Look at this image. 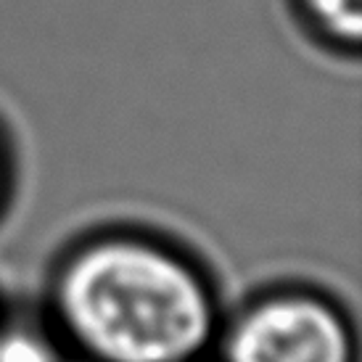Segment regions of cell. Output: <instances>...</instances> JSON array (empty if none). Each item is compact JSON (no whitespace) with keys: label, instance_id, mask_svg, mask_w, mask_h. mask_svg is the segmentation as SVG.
I'll use <instances>...</instances> for the list:
<instances>
[{"label":"cell","instance_id":"cell-1","mask_svg":"<svg viewBox=\"0 0 362 362\" xmlns=\"http://www.w3.org/2000/svg\"><path fill=\"white\" fill-rule=\"evenodd\" d=\"M222 320L209 267L148 228L85 233L45 278L42 322L71 362H204Z\"/></svg>","mask_w":362,"mask_h":362},{"label":"cell","instance_id":"cell-2","mask_svg":"<svg viewBox=\"0 0 362 362\" xmlns=\"http://www.w3.org/2000/svg\"><path fill=\"white\" fill-rule=\"evenodd\" d=\"M217 362H357L349 310L310 283H275L225 315Z\"/></svg>","mask_w":362,"mask_h":362},{"label":"cell","instance_id":"cell-3","mask_svg":"<svg viewBox=\"0 0 362 362\" xmlns=\"http://www.w3.org/2000/svg\"><path fill=\"white\" fill-rule=\"evenodd\" d=\"M0 362H71L42 320H21L3 315Z\"/></svg>","mask_w":362,"mask_h":362},{"label":"cell","instance_id":"cell-4","mask_svg":"<svg viewBox=\"0 0 362 362\" xmlns=\"http://www.w3.org/2000/svg\"><path fill=\"white\" fill-rule=\"evenodd\" d=\"M304 16L336 45L357 48L362 37V0H299Z\"/></svg>","mask_w":362,"mask_h":362},{"label":"cell","instance_id":"cell-5","mask_svg":"<svg viewBox=\"0 0 362 362\" xmlns=\"http://www.w3.org/2000/svg\"><path fill=\"white\" fill-rule=\"evenodd\" d=\"M8 182H11L8 159H6V148L0 146V211H3V204H6V199H8Z\"/></svg>","mask_w":362,"mask_h":362},{"label":"cell","instance_id":"cell-6","mask_svg":"<svg viewBox=\"0 0 362 362\" xmlns=\"http://www.w3.org/2000/svg\"><path fill=\"white\" fill-rule=\"evenodd\" d=\"M3 315H6V312H3V307H0V320H3Z\"/></svg>","mask_w":362,"mask_h":362},{"label":"cell","instance_id":"cell-7","mask_svg":"<svg viewBox=\"0 0 362 362\" xmlns=\"http://www.w3.org/2000/svg\"><path fill=\"white\" fill-rule=\"evenodd\" d=\"M204 362H206V360H204Z\"/></svg>","mask_w":362,"mask_h":362}]
</instances>
